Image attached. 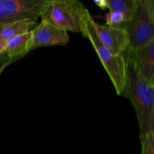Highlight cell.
<instances>
[{"label":"cell","instance_id":"1","mask_svg":"<svg viewBox=\"0 0 154 154\" xmlns=\"http://www.w3.org/2000/svg\"><path fill=\"white\" fill-rule=\"evenodd\" d=\"M125 57L126 77L123 94L133 105L139 126V135L154 133V84L141 75L127 51Z\"/></svg>","mask_w":154,"mask_h":154},{"label":"cell","instance_id":"2","mask_svg":"<svg viewBox=\"0 0 154 154\" xmlns=\"http://www.w3.org/2000/svg\"><path fill=\"white\" fill-rule=\"evenodd\" d=\"M93 22L94 19L88 11L84 17L81 33L93 45L99 60L114 84L117 95H122L126 84V57L124 54L120 55L115 54L101 42L95 30Z\"/></svg>","mask_w":154,"mask_h":154},{"label":"cell","instance_id":"3","mask_svg":"<svg viewBox=\"0 0 154 154\" xmlns=\"http://www.w3.org/2000/svg\"><path fill=\"white\" fill-rule=\"evenodd\" d=\"M87 11L84 4L78 0H45L40 18L66 32H81Z\"/></svg>","mask_w":154,"mask_h":154},{"label":"cell","instance_id":"4","mask_svg":"<svg viewBox=\"0 0 154 154\" xmlns=\"http://www.w3.org/2000/svg\"><path fill=\"white\" fill-rule=\"evenodd\" d=\"M128 37V49L138 50L154 42V1L138 0L130 20L119 26Z\"/></svg>","mask_w":154,"mask_h":154},{"label":"cell","instance_id":"5","mask_svg":"<svg viewBox=\"0 0 154 154\" xmlns=\"http://www.w3.org/2000/svg\"><path fill=\"white\" fill-rule=\"evenodd\" d=\"M45 0H0V27L21 20L40 18Z\"/></svg>","mask_w":154,"mask_h":154},{"label":"cell","instance_id":"6","mask_svg":"<svg viewBox=\"0 0 154 154\" xmlns=\"http://www.w3.org/2000/svg\"><path fill=\"white\" fill-rule=\"evenodd\" d=\"M69 42L68 32L45 21H42L31 30L28 51L48 46H66Z\"/></svg>","mask_w":154,"mask_h":154},{"label":"cell","instance_id":"7","mask_svg":"<svg viewBox=\"0 0 154 154\" xmlns=\"http://www.w3.org/2000/svg\"><path fill=\"white\" fill-rule=\"evenodd\" d=\"M95 30L104 45L117 55L123 54L128 49V37L124 29L120 26L101 25L94 20Z\"/></svg>","mask_w":154,"mask_h":154},{"label":"cell","instance_id":"8","mask_svg":"<svg viewBox=\"0 0 154 154\" xmlns=\"http://www.w3.org/2000/svg\"><path fill=\"white\" fill-rule=\"evenodd\" d=\"M133 59L138 72L154 84V42L138 50H126Z\"/></svg>","mask_w":154,"mask_h":154},{"label":"cell","instance_id":"9","mask_svg":"<svg viewBox=\"0 0 154 154\" xmlns=\"http://www.w3.org/2000/svg\"><path fill=\"white\" fill-rule=\"evenodd\" d=\"M36 24L37 21L29 19L11 23L0 27V37L8 42L17 36L30 32Z\"/></svg>","mask_w":154,"mask_h":154},{"label":"cell","instance_id":"10","mask_svg":"<svg viewBox=\"0 0 154 154\" xmlns=\"http://www.w3.org/2000/svg\"><path fill=\"white\" fill-rule=\"evenodd\" d=\"M30 38L31 31L8 41L5 53L11 58L20 60L29 53L28 47Z\"/></svg>","mask_w":154,"mask_h":154},{"label":"cell","instance_id":"11","mask_svg":"<svg viewBox=\"0 0 154 154\" xmlns=\"http://www.w3.org/2000/svg\"><path fill=\"white\" fill-rule=\"evenodd\" d=\"M109 11H117L126 16L127 21L132 17L138 0H108Z\"/></svg>","mask_w":154,"mask_h":154},{"label":"cell","instance_id":"12","mask_svg":"<svg viewBox=\"0 0 154 154\" xmlns=\"http://www.w3.org/2000/svg\"><path fill=\"white\" fill-rule=\"evenodd\" d=\"M106 23L105 25L110 26H119L124 23L127 22L126 16L117 11H109L104 16Z\"/></svg>","mask_w":154,"mask_h":154},{"label":"cell","instance_id":"13","mask_svg":"<svg viewBox=\"0 0 154 154\" xmlns=\"http://www.w3.org/2000/svg\"><path fill=\"white\" fill-rule=\"evenodd\" d=\"M141 154H154V133L139 135Z\"/></svg>","mask_w":154,"mask_h":154},{"label":"cell","instance_id":"14","mask_svg":"<svg viewBox=\"0 0 154 154\" xmlns=\"http://www.w3.org/2000/svg\"><path fill=\"white\" fill-rule=\"evenodd\" d=\"M17 60H18V59L11 58V57H8L5 53L1 54V55H0V76H1L3 71H4L8 66H10L11 63L16 62Z\"/></svg>","mask_w":154,"mask_h":154},{"label":"cell","instance_id":"15","mask_svg":"<svg viewBox=\"0 0 154 154\" xmlns=\"http://www.w3.org/2000/svg\"><path fill=\"white\" fill-rule=\"evenodd\" d=\"M93 2H94V4L96 6L100 8L102 10H106V9H108V0H95V1H93Z\"/></svg>","mask_w":154,"mask_h":154},{"label":"cell","instance_id":"16","mask_svg":"<svg viewBox=\"0 0 154 154\" xmlns=\"http://www.w3.org/2000/svg\"><path fill=\"white\" fill-rule=\"evenodd\" d=\"M6 45H7V42L0 37V55L5 52Z\"/></svg>","mask_w":154,"mask_h":154}]
</instances>
